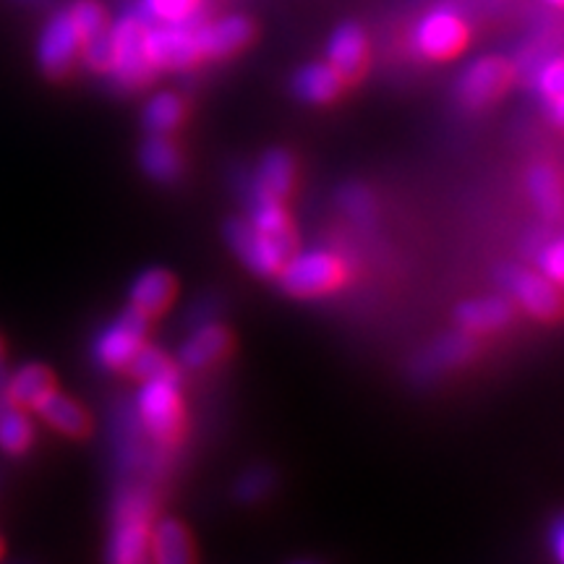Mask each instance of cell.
Listing matches in <instances>:
<instances>
[{
	"label": "cell",
	"mask_w": 564,
	"mask_h": 564,
	"mask_svg": "<svg viewBox=\"0 0 564 564\" xmlns=\"http://www.w3.org/2000/svg\"><path fill=\"white\" fill-rule=\"evenodd\" d=\"M154 502L141 489H126L112 507L108 535V564H154L152 562Z\"/></svg>",
	"instance_id": "obj_1"
},
{
	"label": "cell",
	"mask_w": 564,
	"mask_h": 564,
	"mask_svg": "<svg viewBox=\"0 0 564 564\" xmlns=\"http://www.w3.org/2000/svg\"><path fill=\"white\" fill-rule=\"evenodd\" d=\"M147 26L150 19L141 11H129L112 24L110 32V70L112 82L123 89H141L158 70L147 58Z\"/></svg>",
	"instance_id": "obj_2"
},
{
	"label": "cell",
	"mask_w": 564,
	"mask_h": 564,
	"mask_svg": "<svg viewBox=\"0 0 564 564\" xmlns=\"http://www.w3.org/2000/svg\"><path fill=\"white\" fill-rule=\"evenodd\" d=\"M278 280L282 291L293 299H322L340 291L348 280V267L333 251H299L282 267Z\"/></svg>",
	"instance_id": "obj_3"
},
{
	"label": "cell",
	"mask_w": 564,
	"mask_h": 564,
	"mask_svg": "<svg viewBox=\"0 0 564 564\" xmlns=\"http://www.w3.org/2000/svg\"><path fill=\"white\" fill-rule=\"evenodd\" d=\"M139 419L147 436L158 447H178L186 436V405H183L178 384L147 382L139 394Z\"/></svg>",
	"instance_id": "obj_4"
},
{
	"label": "cell",
	"mask_w": 564,
	"mask_h": 564,
	"mask_svg": "<svg viewBox=\"0 0 564 564\" xmlns=\"http://www.w3.org/2000/svg\"><path fill=\"white\" fill-rule=\"evenodd\" d=\"M202 11L186 21H150L147 26V58L154 70H183L202 61L196 26Z\"/></svg>",
	"instance_id": "obj_5"
},
{
	"label": "cell",
	"mask_w": 564,
	"mask_h": 564,
	"mask_svg": "<svg viewBox=\"0 0 564 564\" xmlns=\"http://www.w3.org/2000/svg\"><path fill=\"white\" fill-rule=\"evenodd\" d=\"M499 280L533 319L546 324L564 319V288L549 280L546 274L525 270V267H507Z\"/></svg>",
	"instance_id": "obj_6"
},
{
	"label": "cell",
	"mask_w": 564,
	"mask_h": 564,
	"mask_svg": "<svg viewBox=\"0 0 564 564\" xmlns=\"http://www.w3.org/2000/svg\"><path fill=\"white\" fill-rule=\"evenodd\" d=\"M147 329H150V319L129 306L97 335L95 345H91V356L102 369L126 371L131 358L147 345Z\"/></svg>",
	"instance_id": "obj_7"
},
{
	"label": "cell",
	"mask_w": 564,
	"mask_h": 564,
	"mask_svg": "<svg viewBox=\"0 0 564 564\" xmlns=\"http://www.w3.org/2000/svg\"><path fill=\"white\" fill-rule=\"evenodd\" d=\"M413 42L419 53L429 61H449L463 51L468 42V24L463 17L447 6L429 11L419 24H415Z\"/></svg>",
	"instance_id": "obj_8"
},
{
	"label": "cell",
	"mask_w": 564,
	"mask_h": 564,
	"mask_svg": "<svg viewBox=\"0 0 564 564\" xmlns=\"http://www.w3.org/2000/svg\"><path fill=\"white\" fill-rule=\"evenodd\" d=\"M512 79L514 68L510 61L499 58V55H486V58L474 61L463 70L460 82H457V97H460L465 108L484 110L510 89Z\"/></svg>",
	"instance_id": "obj_9"
},
{
	"label": "cell",
	"mask_w": 564,
	"mask_h": 564,
	"mask_svg": "<svg viewBox=\"0 0 564 564\" xmlns=\"http://www.w3.org/2000/svg\"><path fill=\"white\" fill-rule=\"evenodd\" d=\"M251 230L257 232L264 249L272 253L280 270L299 253V232H295L293 217L288 215L285 204L270 199H251V212L246 217ZM280 274V272H278Z\"/></svg>",
	"instance_id": "obj_10"
},
{
	"label": "cell",
	"mask_w": 564,
	"mask_h": 564,
	"mask_svg": "<svg viewBox=\"0 0 564 564\" xmlns=\"http://www.w3.org/2000/svg\"><path fill=\"white\" fill-rule=\"evenodd\" d=\"M82 55V34L70 21L68 11H58L47 19L45 30L40 34L37 42V61L42 74L51 79H63L70 68H74L76 58Z\"/></svg>",
	"instance_id": "obj_11"
},
{
	"label": "cell",
	"mask_w": 564,
	"mask_h": 564,
	"mask_svg": "<svg viewBox=\"0 0 564 564\" xmlns=\"http://www.w3.org/2000/svg\"><path fill=\"white\" fill-rule=\"evenodd\" d=\"M253 37V26L249 19L243 17H228L220 21H202L196 26V42H199L202 58H212L220 61L228 58V55L243 51Z\"/></svg>",
	"instance_id": "obj_12"
},
{
	"label": "cell",
	"mask_w": 564,
	"mask_h": 564,
	"mask_svg": "<svg viewBox=\"0 0 564 564\" xmlns=\"http://www.w3.org/2000/svg\"><path fill=\"white\" fill-rule=\"evenodd\" d=\"M232 352V333L220 322L202 324L196 333L181 345V364L186 369L204 371L225 361Z\"/></svg>",
	"instance_id": "obj_13"
},
{
	"label": "cell",
	"mask_w": 564,
	"mask_h": 564,
	"mask_svg": "<svg viewBox=\"0 0 564 564\" xmlns=\"http://www.w3.org/2000/svg\"><path fill=\"white\" fill-rule=\"evenodd\" d=\"M329 66L343 76L345 84L358 82L366 74L369 66V42L361 26L356 24H343L337 26L333 37H329Z\"/></svg>",
	"instance_id": "obj_14"
},
{
	"label": "cell",
	"mask_w": 564,
	"mask_h": 564,
	"mask_svg": "<svg viewBox=\"0 0 564 564\" xmlns=\"http://www.w3.org/2000/svg\"><path fill=\"white\" fill-rule=\"evenodd\" d=\"M295 186V162L291 152L270 150L259 162L251 183V199H270L285 204Z\"/></svg>",
	"instance_id": "obj_15"
},
{
	"label": "cell",
	"mask_w": 564,
	"mask_h": 564,
	"mask_svg": "<svg viewBox=\"0 0 564 564\" xmlns=\"http://www.w3.org/2000/svg\"><path fill=\"white\" fill-rule=\"evenodd\" d=\"M514 308L512 303L502 295H489V299H474L457 306L455 319L460 324L463 333L468 335H489L499 333L512 322Z\"/></svg>",
	"instance_id": "obj_16"
},
{
	"label": "cell",
	"mask_w": 564,
	"mask_h": 564,
	"mask_svg": "<svg viewBox=\"0 0 564 564\" xmlns=\"http://www.w3.org/2000/svg\"><path fill=\"white\" fill-rule=\"evenodd\" d=\"M178 295V280L167 270H147L131 285V308L144 314L147 319L165 314Z\"/></svg>",
	"instance_id": "obj_17"
},
{
	"label": "cell",
	"mask_w": 564,
	"mask_h": 564,
	"mask_svg": "<svg viewBox=\"0 0 564 564\" xmlns=\"http://www.w3.org/2000/svg\"><path fill=\"white\" fill-rule=\"evenodd\" d=\"M42 419H45L55 432L70 436V440H84L91 434V419L84 408L76 403L68 394H61L58 390L47 394L42 403L34 408Z\"/></svg>",
	"instance_id": "obj_18"
},
{
	"label": "cell",
	"mask_w": 564,
	"mask_h": 564,
	"mask_svg": "<svg viewBox=\"0 0 564 564\" xmlns=\"http://www.w3.org/2000/svg\"><path fill=\"white\" fill-rule=\"evenodd\" d=\"M58 390L55 387V373L42 364H26L17 373H11L6 382V398L21 408H37L47 394Z\"/></svg>",
	"instance_id": "obj_19"
},
{
	"label": "cell",
	"mask_w": 564,
	"mask_h": 564,
	"mask_svg": "<svg viewBox=\"0 0 564 564\" xmlns=\"http://www.w3.org/2000/svg\"><path fill=\"white\" fill-rule=\"evenodd\" d=\"M154 564H194V544L188 528L175 518L160 520L152 528Z\"/></svg>",
	"instance_id": "obj_20"
},
{
	"label": "cell",
	"mask_w": 564,
	"mask_h": 564,
	"mask_svg": "<svg viewBox=\"0 0 564 564\" xmlns=\"http://www.w3.org/2000/svg\"><path fill=\"white\" fill-rule=\"evenodd\" d=\"M345 87L343 76L329 66V63H312V66H303L293 79V91L301 97L303 102L314 105H327L340 97Z\"/></svg>",
	"instance_id": "obj_21"
},
{
	"label": "cell",
	"mask_w": 564,
	"mask_h": 564,
	"mask_svg": "<svg viewBox=\"0 0 564 564\" xmlns=\"http://www.w3.org/2000/svg\"><path fill=\"white\" fill-rule=\"evenodd\" d=\"M141 167L160 183H175L183 175V154L167 133H150L141 147Z\"/></svg>",
	"instance_id": "obj_22"
},
{
	"label": "cell",
	"mask_w": 564,
	"mask_h": 564,
	"mask_svg": "<svg viewBox=\"0 0 564 564\" xmlns=\"http://www.w3.org/2000/svg\"><path fill=\"white\" fill-rule=\"evenodd\" d=\"M34 444V426L24 408L0 394V449L6 455H26Z\"/></svg>",
	"instance_id": "obj_23"
},
{
	"label": "cell",
	"mask_w": 564,
	"mask_h": 564,
	"mask_svg": "<svg viewBox=\"0 0 564 564\" xmlns=\"http://www.w3.org/2000/svg\"><path fill=\"white\" fill-rule=\"evenodd\" d=\"M528 194L549 220L564 215V178L554 165H533L528 173Z\"/></svg>",
	"instance_id": "obj_24"
},
{
	"label": "cell",
	"mask_w": 564,
	"mask_h": 564,
	"mask_svg": "<svg viewBox=\"0 0 564 564\" xmlns=\"http://www.w3.org/2000/svg\"><path fill=\"white\" fill-rule=\"evenodd\" d=\"M126 371L131 377L141 379V382H173L181 384V369L173 358H167L160 348L144 345L137 356L131 358V364L126 366Z\"/></svg>",
	"instance_id": "obj_25"
},
{
	"label": "cell",
	"mask_w": 564,
	"mask_h": 564,
	"mask_svg": "<svg viewBox=\"0 0 564 564\" xmlns=\"http://www.w3.org/2000/svg\"><path fill=\"white\" fill-rule=\"evenodd\" d=\"M535 89L546 102L554 123L564 126V58L546 61L535 74Z\"/></svg>",
	"instance_id": "obj_26"
},
{
	"label": "cell",
	"mask_w": 564,
	"mask_h": 564,
	"mask_svg": "<svg viewBox=\"0 0 564 564\" xmlns=\"http://www.w3.org/2000/svg\"><path fill=\"white\" fill-rule=\"evenodd\" d=\"M186 116V105L178 95L171 91H162V95L152 97L150 105L144 110V126L150 133H167L178 129V123Z\"/></svg>",
	"instance_id": "obj_27"
},
{
	"label": "cell",
	"mask_w": 564,
	"mask_h": 564,
	"mask_svg": "<svg viewBox=\"0 0 564 564\" xmlns=\"http://www.w3.org/2000/svg\"><path fill=\"white\" fill-rule=\"evenodd\" d=\"M476 335H468L463 333L460 335H449L444 337V340H440L434 345L432 350H429V366H432V371L436 369H455V366H460L468 361L470 356H476Z\"/></svg>",
	"instance_id": "obj_28"
},
{
	"label": "cell",
	"mask_w": 564,
	"mask_h": 564,
	"mask_svg": "<svg viewBox=\"0 0 564 564\" xmlns=\"http://www.w3.org/2000/svg\"><path fill=\"white\" fill-rule=\"evenodd\" d=\"M66 11L70 21H74V26L82 34V45L108 30V17H105V9L97 3V0H76V3Z\"/></svg>",
	"instance_id": "obj_29"
},
{
	"label": "cell",
	"mask_w": 564,
	"mask_h": 564,
	"mask_svg": "<svg viewBox=\"0 0 564 564\" xmlns=\"http://www.w3.org/2000/svg\"><path fill=\"white\" fill-rule=\"evenodd\" d=\"M139 11L150 21H186L199 13V0H141Z\"/></svg>",
	"instance_id": "obj_30"
},
{
	"label": "cell",
	"mask_w": 564,
	"mask_h": 564,
	"mask_svg": "<svg viewBox=\"0 0 564 564\" xmlns=\"http://www.w3.org/2000/svg\"><path fill=\"white\" fill-rule=\"evenodd\" d=\"M82 55H84V63H87L91 70H97V74H108L110 70V32L105 30L102 34H97V37L84 42Z\"/></svg>",
	"instance_id": "obj_31"
},
{
	"label": "cell",
	"mask_w": 564,
	"mask_h": 564,
	"mask_svg": "<svg viewBox=\"0 0 564 564\" xmlns=\"http://www.w3.org/2000/svg\"><path fill=\"white\" fill-rule=\"evenodd\" d=\"M272 489V474L267 468H253L249 476L241 478V484H238V499H243V502H257V499H262L267 491Z\"/></svg>",
	"instance_id": "obj_32"
},
{
	"label": "cell",
	"mask_w": 564,
	"mask_h": 564,
	"mask_svg": "<svg viewBox=\"0 0 564 564\" xmlns=\"http://www.w3.org/2000/svg\"><path fill=\"white\" fill-rule=\"evenodd\" d=\"M340 207L356 220H369L373 215V199L364 186H348L340 194Z\"/></svg>",
	"instance_id": "obj_33"
},
{
	"label": "cell",
	"mask_w": 564,
	"mask_h": 564,
	"mask_svg": "<svg viewBox=\"0 0 564 564\" xmlns=\"http://www.w3.org/2000/svg\"><path fill=\"white\" fill-rule=\"evenodd\" d=\"M539 262H541V270H544L546 278L564 288V238L544 246V249H541Z\"/></svg>",
	"instance_id": "obj_34"
},
{
	"label": "cell",
	"mask_w": 564,
	"mask_h": 564,
	"mask_svg": "<svg viewBox=\"0 0 564 564\" xmlns=\"http://www.w3.org/2000/svg\"><path fill=\"white\" fill-rule=\"evenodd\" d=\"M552 546H554L556 560H560V564H564V518L560 520V523L554 525V531H552Z\"/></svg>",
	"instance_id": "obj_35"
},
{
	"label": "cell",
	"mask_w": 564,
	"mask_h": 564,
	"mask_svg": "<svg viewBox=\"0 0 564 564\" xmlns=\"http://www.w3.org/2000/svg\"><path fill=\"white\" fill-rule=\"evenodd\" d=\"M6 382H9V373H6L3 366H0V394L6 392Z\"/></svg>",
	"instance_id": "obj_36"
},
{
	"label": "cell",
	"mask_w": 564,
	"mask_h": 564,
	"mask_svg": "<svg viewBox=\"0 0 564 564\" xmlns=\"http://www.w3.org/2000/svg\"><path fill=\"white\" fill-rule=\"evenodd\" d=\"M19 3H30V6H42V3H47V0H19Z\"/></svg>",
	"instance_id": "obj_37"
},
{
	"label": "cell",
	"mask_w": 564,
	"mask_h": 564,
	"mask_svg": "<svg viewBox=\"0 0 564 564\" xmlns=\"http://www.w3.org/2000/svg\"><path fill=\"white\" fill-rule=\"evenodd\" d=\"M549 3L556 6V9H564V0H549Z\"/></svg>",
	"instance_id": "obj_38"
},
{
	"label": "cell",
	"mask_w": 564,
	"mask_h": 564,
	"mask_svg": "<svg viewBox=\"0 0 564 564\" xmlns=\"http://www.w3.org/2000/svg\"><path fill=\"white\" fill-rule=\"evenodd\" d=\"M0 554H3V541H0Z\"/></svg>",
	"instance_id": "obj_39"
},
{
	"label": "cell",
	"mask_w": 564,
	"mask_h": 564,
	"mask_svg": "<svg viewBox=\"0 0 564 564\" xmlns=\"http://www.w3.org/2000/svg\"><path fill=\"white\" fill-rule=\"evenodd\" d=\"M295 564H312V562H295Z\"/></svg>",
	"instance_id": "obj_40"
},
{
	"label": "cell",
	"mask_w": 564,
	"mask_h": 564,
	"mask_svg": "<svg viewBox=\"0 0 564 564\" xmlns=\"http://www.w3.org/2000/svg\"><path fill=\"white\" fill-rule=\"evenodd\" d=\"M0 352H3V345H0Z\"/></svg>",
	"instance_id": "obj_41"
}]
</instances>
